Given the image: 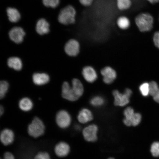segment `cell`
Segmentation results:
<instances>
[{
	"label": "cell",
	"mask_w": 159,
	"mask_h": 159,
	"mask_svg": "<svg viewBox=\"0 0 159 159\" xmlns=\"http://www.w3.org/2000/svg\"><path fill=\"white\" fill-rule=\"evenodd\" d=\"M77 12L73 6L69 5L61 9L59 12L58 20L59 22L64 25L73 24L76 21Z\"/></svg>",
	"instance_id": "1"
},
{
	"label": "cell",
	"mask_w": 159,
	"mask_h": 159,
	"mask_svg": "<svg viewBox=\"0 0 159 159\" xmlns=\"http://www.w3.org/2000/svg\"><path fill=\"white\" fill-rule=\"evenodd\" d=\"M135 22L139 31L141 32H146L152 29L154 19L150 14L142 13L135 18Z\"/></svg>",
	"instance_id": "2"
},
{
	"label": "cell",
	"mask_w": 159,
	"mask_h": 159,
	"mask_svg": "<svg viewBox=\"0 0 159 159\" xmlns=\"http://www.w3.org/2000/svg\"><path fill=\"white\" fill-rule=\"evenodd\" d=\"M27 130L30 136L36 138L44 134L45 126L40 119L35 117L29 125Z\"/></svg>",
	"instance_id": "3"
},
{
	"label": "cell",
	"mask_w": 159,
	"mask_h": 159,
	"mask_svg": "<svg viewBox=\"0 0 159 159\" xmlns=\"http://www.w3.org/2000/svg\"><path fill=\"white\" fill-rule=\"evenodd\" d=\"M98 127L95 124L88 125L83 129V138L87 142L91 143L96 142L98 139Z\"/></svg>",
	"instance_id": "4"
},
{
	"label": "cell",
	"mask_w": 159,
	"mask_h": 159,
	"mask_svg": "<svg viewBox=\"0 0 159 159\" xmlns=\"http://www.w3.org/2000/svg\"><path fill=\"white\" fill-rule=\"evenodd\" d=\"M80 43L77 40L71 39L65 43L64 51L69 56H76L80 52Z\"/></svg>",
	"instance_id": "5"
},
{
	"label": "cell",
	"mask_w": 159,
	"mask_h": 159,
	"mask_svg": "<svg viewBox=\"0 0 159 159\" xmlns=\"http://www.w3.org/2000/svg\"><path fill=\"white\" fill-rule=\"evenodd\" d=\"M9 37L10 39L16 44H20L24 41L26 33L23 28L15 26L10 31Z\"/></svg>",
	"instance_id": "6"
},
{
	"label": "cell",
	"mask_w": 159,
	"mask_h": 159,
	"mask_svg": "<svg viewBox=\"0 0 159 159\" xmlns=\"http://www.w3.org/2000/svg\"><path fill=\"white\" fill-rule=\"evenodd\" d=\"M56 121L60 128L64 129L70 126L71 122V118L70 115L67 111L62 110L57 113Z\"/></svg>",
	"instance_id": "7"
},
{
	"label": "cell",
	"mask_w": 159,
	"mask_h": 159,
	"mask_svg": "<svg viewBox=\"0 0 159 159\" xmlns=\"http://www.w3.org/2000/svg\"><path fill=\"white\" fill-rule=\"evenodd\" d=\"M61 95L63 98L70 101H76L79 99L68 82L65 81L61 87Z\"/></svg>",
	"instance_id": "8"
},
{
	"label": "cell",
	"mask_w": 159,
	"mask_h": 159,
	"mask_svg": "<svg viewBox=\"0 0 159 159\" xmlns=\"http://www.w3.org/2000/svg\"><path fill=\"white\" fill-rule=\"evenodd\" d=\"M101 74L103 77V81L106 84L112 83L117 77L116 71L109 66L103 68L101 70Z\"/></svg>",
	"instance_id": "9"
},
{
	"label": "cell",
	"mask_w": 159,
	"mask_h": 159,
	"mask_svg": "<svg viewBox=\"0 0 159 159\" xmlns=\"http://www.w3.org/2000/svg\"><path fill=\"white\" fill-rule=\"evenodd\" d=\"M36 31L40 35L48 34L50 31V25L46 20L41 18L37 21L35 27Z\"/></svg>",
	"instance_id": "10"
},
{
	"label": "cell",
	"mask_w": 159,
	"mask_h": 159,
	"mask_svg": "<svg viewBox=\"0 0 159 159\" xmlns=\"http://www.w3.org/2000/svg\"><path fill=\"white\" fill-rule=\"evenodd\" d=\"M113 95L114 98V104L117 106L124 107L128 104L130 102V98L125 94L121 93L119 91H113Z\"/></svg>",
	"instance_id": "11"
},
{
	"label": "cell",
	"mask_w": 159,
	"mask_h": 159,
	"mask_svg": "<svg viewBox=\"0 0 159 159\" xmlns=\"http://www.w3.org/2000/svg\"><path fill=\"white\" fill-rule=\"evenodd\" d=\"M1 142L5 146L12 143L15 139V134L13 131L9 129H4L1 134L0 136Z\"/></svg>",
	"instance_id": "12"
},
{
	"label": "cell",
	"mask_w": 159,
	"mask_h": 159,
	"mask_svg": "<svg viewBox=\"0 0 159 159\" xmlns=\"http://www.w3.org/2000/svg\"><path fill=\"white\" fill-rule=\"evenodd\" d=\"M82 75L85 80L90 83L94 82L98 77L96 71L90 66L85 67L83 69Z\"/></svg>",
	"instance_id": "13"
},
{
	"label": "cell",
	"mask_w": 159,
	"mask_h": 159,
	"mask_svg": "<svg viewBox=\"0 0 159 159\" xmlns=\"http://www.w3.org/2000/svg\"><path fill=\"white\" fill-rule=\"evenodd\" d=\"M54 151L57 156L60 157H63L67 156L69 153L70 147L66 143L61 142L55 146Z\"/></svg>",
	"instance_id": "14"
},
{
	"label": "cell",
	"mask_w": 159,
	"mask_h": 159,
	"mask_svg": "<svg viewBox=\"0 0 159 159\" xmlns=\"http://www.w3.org/2000/svg\"><path fill=\"white\" fill-rule=\"evenodd\" d=\"M77 118V120L81 124H85L93 120V115L89 109L83 108L80 111Z\"/></svg>",
	"instance_id": "15"
},
{
	"label": "cell",
	"mask_w": 159,
	"mask_h": 159,
	"mask_svg": "<svg viewBox=\"0 0 159 159\" xmlns=\"http://www.w3.org/2000/svg\"><path fill=\"white\" fill-rule=\"evenodd\" d=\"M7 11L8 18L11 23H17L21 20V13L19 10L16 8L13 7L7 8Z\"/></svg>",
	"instance_id": "16"
},
{
	"label": "cell",
	"mask_w": 159,
	"mask_h": 159,
	"mask_svg": "<svg viewBox=\"0 0 159 159\" xmlns=\"http://www.w3.org/2000/svg\"><path fill=\"white\" fill-rule=\"evenodd\" d=\"M50 77L47 73H37L33 75V81L35 85H42L49 82Z\"/></svg>",
	"instance_id": "17"
},
{
	"label": "cell",
	"mask_w": 159,
	"mask_h": 159,
	"mask_svg": "<svg viewBox=\"0 0 159 159\" xmlns=\"http://www.w3.org/2000/svg\"><path fill=\"white\" fill-rule=\"evenodd\" d=\"M134 109L132 107H128L125 109L124 114L125 118L123 120V122L126 126H132V122L134 118L135 114Z\"/></svg>",
	"instance_id": "18"
},
{
	"label": "cell",
	"mask_w": 159,
	"mask_h": 159,
	"mask_svg": "<svg viewBox=\"0 0 159 159\" xmlns=\"http://www.w3.org/2000/svg\"><path fill=\"white\" fill-rule=\"evenodd\" d=\"M8 66L16 71L21 70L23 63L20 59L17 57H11L7 60Z\"/></svg>",
	"instance_id": "19"
},
{
	"label": "cell",
	"mask_w": 159,
	"mask_h": 159,
	"mask_svg": "<svg viewBox=\"0 0 159 159\" xmlns=\"http://www.w3.org/2000/svg\"><path fill=\"white\" fill-rule=\"evenodd\" d=\"M71 87L75 94L79 97H80L84 93V87L81 81L77 79H73L72 81Z\"/></svg>",
	"instance_id": "20"
},
{
	"label": "cell",
	"mask_w": 159,
	"mask_h": 159,
	"mask_svg": "<svg viewBox=\"0 0 159 159\" xmlns=\"http://www.w3.org/2000/svg\"><path fill=\"white\" fill-rule=\"evenodd\" d=\"M20 109L24 112H29L31 110L33 107L32 101L27 97L20 99L19 104Z\"/></svg>",
	"instance_id": "21"
},
{
	"label": "cell",
	"mask_w": 159,
	"mask_h": 159,
	"mask_svg": "<svg viewBox=\"0 0 159 159\" xmlns=\"http://www.w3.org/2000/svg\"><path fill=\"white\" fill-rule=\"evenodd\" d=\"M117 25L119 29L122 30H126L130 26V20L126 17L122 16L118 18L116 21Z\"/></svg>",
	"instance_id": "22"
},
{
	"label": "cell",
	"mask_w": 159,
	"mask_h": 159,
	"mask_svg": "<svg viewBox=\"0 0 159 159\" xmlns=\"http://www.w3.org/2000/svg\"><path fill=\"white\" fill-rule=\"evenodd\" d=\"M117 6L120 11L128 9L132 5L131 0H116Z\"/></svg>",
	"instance_id": "23"
},
{
	"label": "cell",
	"mask_w": 159,
	"mask_h": 159,
	"mask_svg": "<svg viewBox=\"0 0 159 159\" xmlns=\"http://www.w3.org/2000/svg\"><path fill=\"white\" fill-rule=\"evenodd\" d=\"M9 84L7 81H1L0 83V98L3 99L5 96L9 89Z\"/></svg>",
	"instance_id": "24"
},
{
	"label": "cell",
	"mask_w": 159,
	"mask_h": 159,
	"mask_svg": "<svg viewBox=\"0 0 159 159\" xmlns=\"http://www.w3.org/2000/svg\"><path fill=\"white\" fill-rule=\"evenodd\" d=\"M90 104L95 107L102 106L105 103V100L102 97L96 96L91 98L90 101Z\"/></svg>",
	"instance_id": "25"
},
{
	"label": "cell",
	"mask_w": 159,
	"mask_h": 159,
	"mask_svg": "<svg viewBox=\"0 0 159 159\" xmlns=\"http://www.w3.org/2000/svg\"><path fill=\"white\" fill-rule=\"evenodd\" d=\"M42 2L46 7L55 9L59 6L60 0H42Z\"/></svg>",
	"instance_id": "26"
},
{
	"label": "cell",
	"mask_w": 159,
	"mask_h": 159,
	"mask_svg": "<svg viewBox=\"0 0 159 159\" xmlns=\"http://www.w3.org/2000/svg\"><path fill=\"white\" fill-rule=\"evenodd\" d=\"M150 152L152 156L159 157V142H155L152 143L150 147Z\"/></svg>",
	"instance_id": "27"
},
{
	"label": "cell",
	"mask_w": 159,
	"mask_h": 159,
	"mask_svg": "<svg viewBox=\"0 0 159 159\" xmlns=\"http://www.w3.org/2000/svg\"><path fill=\"white\" fill-rule=\"evenodd\" d=\"M150 95L154 97L156 95L159 90L158 85L156 82L152 81L149 83Z\"/></svg>",
	"instance_id": "28"
},
{
	"label": "cell",
	"mask_w": 159,
	"mask_h": 159,
	"mask_svg": "<svg viewBox=\"0 0 159 159\" xmlns=\"http://www.w3.org/2000/svg\"><path fill=\"white\" fill-rule=\"evenodd\" d=\"M139 90L143 96L147 97L150 94V89H149V83H144L140 85L139 87Z\"/></svg>",
	"instance_id": "29"
},
{
	"label": "cell",
	"mask_w": 159,
	"mask_h": 159,
	"mask_svg": "<svg viewBox=\"0 0 159 159\" xmlns=\"http://www.w3.org/2000/svg\"><path fill=\"white\" fill-rule=\"evenodd\" d=\"M34 159H51V158L48 153L41 152L36 155Z\"/></svg>",
	"instance_id": "30"
},
{
	"label": "cell",
	"mask_w": 159,
	"mask_h": 159,
	"mask_svg": "<svg viewBox=\"0 0 159 159\" xmlns=\"http://www.w3.org/2000/svg\"><path fill=\"white\" fill-rule=\"evenodd\" d=\"M94 0H79L81 5L85 7H89L92 4Z\"/></svg>",
	"instance_id": "31"
},
{
	"label": "cell",
	"mask_w": 159,
	"mask_h": 159,
	"mask_svg": "<svg viewBox=\"0 0 159 159\" xmlns=\"http://www.w3.org/2000/svg\"><path fill=\"white\" fill-rule=\"evenodd\" d=\"M153 41L155 46L159 49V31L154 33Z\"/></svg>",
	"instance_id": "32"
},
{
	"label": "cell",
	"mask_w": 159,
	"mask_h": 159,
	"mask_svg": "<svg viewBox=\"0 0 159 159\" xmlns=\"http://www.w3.org/2000/svg\"><path fill=\"white\" fill-rule=\"evenodd\" d=\"M15 159L14 155L11 153L7 152L4 154L3 159Z\"/></svg>",
	"instance_id": "33"
},
{
	"label": "cell",
	"mask_w": 159,
	"mask_h": 159,
	"mask_svg": "<svg viewBox=\"0 0 159 159\" xmlns=\"http://www.w3.org/2000/svg\"><path fill=\"white\" fill-rule=\"evenodd\" d=\"M124 93L128 96L129 98H130L131 95H132V91L130 89H126Z\"/></svg>",
	"instance_id": "34"
},
{
	"label": "cell",
	"mask_w": 159,
	"mask_h": 159,
	"mask_svg": "<svg viewBox=\"0 0 159 159\" xmlns=\"http://www.w3.org/2000/svg\"><path fill=\"white\" fill-rule=\"evenodd\" d=\"M153 98L156 102L159 103V90L156 94L153 97Z\"/></svg>",
	"instance_id": "35"
},
{
	"label": "cell",
	"mask_w": 159,
	"mask_h": 159,
	"mask_svg": "<svg viewBox=\"0 0 159 159\" xmlns=\"http://www.w3.org/2000/svg\"><path fill=\"white\" fill-rule=\"evenodd\" d=\"M147 1L152 4L157 3L159 2V0H147Z\"/></svg>",
	"instance_id": "36"
},
{
	"label": "cell",
	"mask_w": 159,
	"mask_h": 159,
	"mask_svg": "<svg viewBox=\"0 0 159 159\" xmlns=\"http://www.w3.org/2000/svg\"><path fill=\"white\" fill-rule=\"evenodd\" d=\"M4 112V109L3 107L1 105V108H0V114L1 116L3 114Z\"/></svg>",
	"instance_id": "37"
},
{
	"label": "cell",
	"mask_w": 159,
	"mask_h": 159,
	"mask_svg": "<svg viewBox=\"0 0 159 159\" xmlns=\"http://www.w3.org/2000/svg\"><path fill=\"white\" fill-rule=\"evenodd\" d=\"M108 159H115L113 157H109Z\"/></svg>",
	"instance_id": "38"
}]
</instances>
